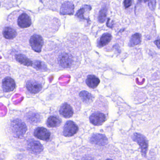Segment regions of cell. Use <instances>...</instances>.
<instances>
[{
  "mask_svg": "<svg viewBox=\"0 0 160 160\" xmlns=\"http://www.w3.org/2000/svg\"><path fill=\"white\" fill-rule=\"evenodd\" d=\"M108 118V102L105 98L100 96L92 106L90 122L95 126H100L107 120Z\"/></svg>",
  "mask_w": 160,
  "mask_h": 160,
  "instance_id": "6da1fadb",
  "label": "cell"
},
{
  "mask_svg": "<svg viewBox=\"0 0 160 160\" xmlns=\"http://www.w3.org/2000/svg\"><path fill=\"white\" fill-rule=\"evenodd\" d=\"M44 82L43 78L41 76L35 74L27 79L25 83V87L28 92L33 95L37 94L42 90Z\"/></svg>",
  "mask_w": 160,
  "mask_h": 160,
  "instance_id": "7a4b0ae2",
  "label": "cell"
},
{
  "mask_svg": "<svg viewBox=\"0 0 160 160\" xmlns=\"http://www.w3.org/2000/svg\"><path fill=\"white\" fill-rule=\"evenodd\" d=\"M10 132L15 138L22 137L28 130L26 123L20 119H14L11 121L10 125Z\"/></svg>",
  "mask_w": 160,
  "mask_h": 160,
  "instance_id": "3957f363",
  "label": "cell"
},
{
  "mask_svg": "<svg viewBox=\"0 0 160 160\" xmlns=\"http://www.w3.org/2000/svg\"><path fill=\"white\" fill-rule=\"evenodd\" d=\"M132 138L133 141H135L139 145L141 149L142 155L144 157H146L148 145L147 138L144 136L138 133H135L133 134L132 136Z\"/></svg>",
  "mask_w": 160,
  "mask_h": 160,
  "instance_id": "277c9868",
  "label": "cell"
},
{
  "mask_svg": "<svg viewBox=\"0 0 160 160\" xmlns=\"http://www.w3.org/2000/svg\"><path fill=\"white\" fill-rule=\"evenodd\" d=\"M78 127L77 124L72 121L66 122L63 127V135L66 137L73 136L78 132Z\"/></svg>",
  "mask_w": 160,
  "mask_h": 160,
  "instance_id": "5b68a950",
  "label": "cell"
},
{
  "mask_svg": "<svg viewBox=\"0 0 160 160\" xmlns=\"http://www.w3.org/2000/svg\"><path fill=\"white\" fill-rule=\"evenodd\" d=\"M59 65L63 69L71 68L73 65L74 58L69 53H63L59 56L58 60Z\"/></svg>",
  "mask_w": 160,
  "mask_h": 160,
  "instance_id": "8992f818",
  "label": "cell"
},
{
  "mask_svg": "<svg viewBox=\"0 0 160 160\" xmlns=\"http://www.w3.org/2000/svg\"><path fill=\"white\" fill-rule=\"evenodd\" d=\"M27 149L32 153L39 154L43 150V147L39 141L32 138L27 142Z\"/></svg>",
  "mask_w": 160,
  "mask_h": 160,
  "instance_id": "52a82bcc",
  "label": "cell"
},
{
  "mask_svg": "<svg viewBox=\"0 0 160 160\" xmlns=\"http://www.w3.org/2000/svg\"><path fill=\"white\" fill-rule=\"evenodd\" d=\"M43 43V39L41 35L34 34L31 37L30 44L32 48L35 52L38 53L41 52Z\"/></svg>",
  "mask_w": 160,
  "mask_h": 160,
  "instance_id": "ba28073f",
  "label": "cell"
},
{
  "mask_svg": "<svg viewBox=\"0 0 160 160\" xmlns=\"http://www.w3.org/2000/svg\"><path fill=\"white\" fill-rule=\"evenodd\" d=\"M90 142L96 146H104L108 144V139L105 135L93 134L90 138Z\"/></svg>",
  "mask_w": 160,
  "mask_h": 160,
  "instance_id": "9c48e42d",
  "label": "cell"
},
{
  "mask_svg": "<svg viewBox=\"0 0 160 160\" xmlns=\"http://www.w3.org/2000/svg\"><path fill=\"white\" fill-rule=\"evenodd\" d=\"M16 85L13 78L10 77L5 78L2 80V89L4 92H10L13 91Z\"/></svg>",
  "mask_w": 160,
  "mask_h": 160,
  "instance_id": "30bf717a",
  "label": "cell"
},
{
  "mask_svg": "<svg viewBox=\"0 0 160 160\" xmlns=\"http://www.w3.org/2000/svg\"><path fill=\"white\" fill-rule=\"evenodd\" d=\"M34 136L41 140L48 141L51 136V133L48 129L42 127H37L34 130Z\"/></svg>",
  "mask_w": 160,
  "mask_h": 160,
  "instance_id": "8fae6325",
  "label": "cell"
},
{
  "mask_svg": "<svg viewBox=\"0 0 160 160\" xmlns=\"http://www.w3.org/2000/svg\"><path fill=\"white\" fill-rule=\"evenodd\" d=\"M17 23L21 28H29L32 24L31 18L28 14L23 12L18 17Z\"/></svg>",
  "mask_w": 160,
  "mask_h": 160,
  "instance_id": "7c38bea8",
  "label": "cell"
},
{
  "mask_svg": "<svg viewBox=\"0 0 160 160\" xmlns=\"http://www.w3.org/2000/svg\"><path fill=\"white\" fill-rule=\"evenodd\" d=\"M59 113L63 118H70L73 116V109L70 104L64 102L60 108Z\"/></svg>",
  "mask_w": 160,
  "mask_h": 160,
  "instance_id": "4fadbf2b",
  "label": "cell"
},
{
  "mask_svg": "<svg viewBox=\"0 0 160 160\" xmlns=\"http://www.w3.org/2000/svg\"><path fill=\"white\" fill-rule=\"evenodd\" d=\"M74 12V6L72 2H64L60 10V13L63 15H73Z\"/></svg>",
  "mask_w": 160,
  "mask_h": 160,
  "instance_id": "5bb4252c",
  "label": "cell"
},
{
  "mask_svg": "<svg viewBox=\"0 0 160 160\" xmlns=\"http://www.w3.org/2000/svg\"><path fill=\"white\" fill-rule=\"evenodd\" d=\"M62 123L60 118L56 115L50 116L47 120V125L49 128L59 127Z\"/></svg>",
  "mask_w": 160,
  "mask_h": 160,
  "instance_id": "9a60e30c",
  "label": "cell"
},
{
  "mask_svg": "<svg viewBox=\"0 0 160 160\" xmlns=\"http://www.w3.org/2000/svg\"><path fill=\"white\" fill-rule=\"evenodd\" d=\"M86 83L89 88L95 89L100 84V80L96 76L94 75H89L87 77Z\"/></svg>",
  "mask_w": 160,
  "mask_h": 160,
  "instance_id": "2e32d148",
  "label": "cell"
},
{
  "mask_svg": "<svg viewBox=\"0 0 160 160\" xmlns=\"http://www.w3.org/2000/svg\"><path fill=\"white\" fill-rule=\"evenodd\" d=\"M3 37L7 40H12L14 39L17 35L16 31L10 27H6L3 28L2 31Z\"/></svg>",
  "mask_w": 160,
  "mask_h": 160,
  "instance_id": "e0dca14e",
  "label": "cell"
},
{
  "mask_svg": "<svg viewBox=\"0 0 160 160\" xmlns=\"http://www.w3.org/2000/svg\"><path fill=\"white\" fill-rule=\"evenodd\" d=\"M82 102L86 104H90L93 102L94 97L90 92L86 91H82L79 94Z\"/></svg>",
  "mask_w": 160,
  "mask_h": 160,
  "instance_id": "ac0fdd59",
  "label": "cell"
},
{
  "mask_svg": "<svg viewBox=\"0 0 160 160\" xmlns=\"http://www.w3.org/2000/svg\"><path fill=\"white\" fill-rule=\"evenodd\" d=\"M16 59L19 63L27 66H32V61L28 57L23 54H18L16 55Z\"/></svg>",
  "mask_w": 160,
  "mask_h": 160,
  "instance_id": "d6986e66",
  "label": "cell"
},
{
  "mask_svg": "<svg viewBox=\"0 0 160 160\" xmlns=\"http://www.w3.org/2000/svg\"><path fill=\"white\" fill-rule=\"evenodd\" d=\"M112 36L110 33H106L103 34L98 43L99 47L102 48L109 43L111 40Z\"/></svg>",
  "mask_w": 160,
  "mask_h": 160,
  "instance_id": "ffe728a7",
  "label": "cell"
},
{
  "mask_svg": "<svg viewBox=\"0 0 160 160\" xmlns=\"http://www.w3.org/2000/svg\"><path fill=\"white\" fill-rule=\"evenodd\" d=\"M141 42V35L140 33H135L131 37L129 42V46L130 47H134L139 44Z\"/></svg>",
  "mask_w": 160,
  "mask_h": 160,
  "instance_id": "44dd1931",
  "label": "cell"
},
{
  "mask_svg": "<svg viewBox=\"0 0 160 160\" xmlns=\"http://www.w3.org/2000/svg\"><path fill=\"white\" fill-rule=\"evenodd\" d=\"M107 11L108 9L106 6H104L100 10L98 15V21L100 23H103L105 21Z\"/></svg>",
  "mask_w": 160,
  "mask_h": 160,
  "instance_id": "7402d4cb",
  "label": "cell"
},
{
  "mask_svg": "<svg viewBox=\"0 0 160 160\" xmlns=\"http://www.w3.org/2000/svg\"><path fill=\"white\" fill-rule=\"evenodd\" d=\"M34 67L39 71H46L47 68L46 65L42 62L40 61H36L34 63Z\"/></svg>",
  "mask_w": 160,
  "mask_h": 160,
  "instance_id": "603a6c76",
  "label": "cell"
},
{
  "mask_svg": "<svg viewBox=\"0 0 160 160\" xmlns=\"http://www.w3.org/2000/svg\"><path fill=\"white\" fill-rule=\"evenodd\" d=\"M86 5L84 6L83 8H81L78 12L77 13L76 17H77L78 18L81 19H86V18L84 17V13H85V11H86Z\"/></svg>",
  "mask_w": 160,
  "mask_h": 160,
  "instance_id": "cb8c5ba5",
  "label": "cell"
},
{
  "mask_svg": "<svg viewBox=\"0 0 160 160\" xmlns=\"http://www.w3.org/2000/svg\"><path fill=\"white\" fill-rule=\"evenodd\" d=\"M148 7L152 11H154L156 7V0H149Z\"/></svg>",
  "mask_w": 160,
  "mask_h": 160,
  "instance_id": "d4e9b609",
  "label": "cell"
},
{
  "mask_svg": "<svg viewBox=\"0 0 160 160\" xmlns=\"http://www.w3.org/2000/svg\"><path fill=\"white\" fill-rule=\"evenodd\" d=\"M132 0H124V6L125 9L129 8V7L132 5Z\"/></svg>",
  "mask_w": 160,
  "mask_h": 160,
  "instance_id": "484cf974",
  "label": "cell"
},
{
  "mask_svg": "<svg viewBox=\"0 0 160 160\" xmlns=\"http://www.w3.org/2000/svg\"><path fill=\"white\" fill-rule=\"evenodd\" d=\"M154 43L157 46L158 48H160V46H160V44H159V39H158V40H157V41H155L154 42Z\"/></svg>",
  "mask_w": 160,
  "mask_h": 160,
  "instance_id": "4316f807",
  "label": "cell"
},
{
  "mask_svg": "<svg viewBox=\"0 0 160 160\" xmlns=\"http://www.w3.org/2000/svg\"><path fill=\"white\" fill-rule=\"evenodd\" d=\"M141 1H142V0H141ZM143 1L144 2H147L149 1V0H143Z\"/></svg>",
  "mask_w": 160,
  "mask_h": 160,
  "instance_id": "83f0119b",
  "label": "cell"
}]
</instances>
